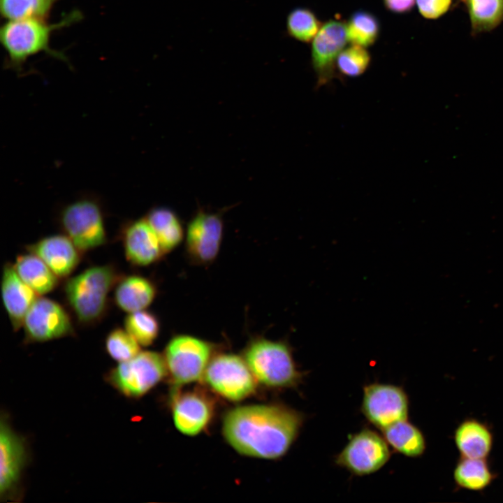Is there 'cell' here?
<instances>
[{"mask_svg":"<svg viewBox=\"0 0 503 503\" xmlns=\"http://www.w3.org/2000/svg\"><path fill=\"white\" fill-rule=\"evenodd\" d=\"M27 451L22 437L15 432L7 418L2 417L0 428V497L11 500L16 495Z\"/></svg>","mask_w":503,"mask_h":503,"instance_id":"cell-13","label":"cell"},{"mask_svg":"<svg viewBox=\"0 0 503 503\" xmlns=\"http://www.w3.org/2000/svg\"><path fill=\"white\" fill-rule=\"evenodd\" d=\"M209 386L233 401L242 400L255 390V377L245 359L233 353L214 357L203 374Z\"/></svg>","mask_w":503,"mask_h":503,"instance_id":"cell-9","label":"cell"},{"mask_svg":"<svg viewBox=\"0 0 503 503\" xmlns=\"http://www.w3.org/2000/svg\"><path fill=\"white\" fill-rule=\"evenodd\" d=\"M388 444L377 432L363 429L353 435L336 456L335 463L356 476L373 474L388 461Z\"/></svg>","mask_w":503,"mask_h":503,"instance_id":"cell-10","label":"cell"},{"mask_svg":"<svg viewBox=\"0 0 503 503\" xmlns=\"http://www.w3.org/2000/svg\"><path fill=\"white\" fill-rule=\"evenodd\" d=\"M476 31L493 29L503 21V0H466Z\"/></svg>","mask_w":503,"mask_h":503,"instance_id":"cell-28","label":"cell"},{"mask_svg":"<svg viewBox=\"0 0 503 503\" xmlns=\"http://www.w3.org/2000/svg\"><path fill=\"white\" fill-rule=\"evenodd\" d=\"M361 410L369 422L382 430L407 420L409 398L400 386L374 383L363 388Z\"/></svg>","mask_w":503,"mask_h":503,"instance_id":"cell-11","label":"cell"},{"mask_svg":"<svg viewBox=\"0 0 503 503\" xmlns=\"http://www.w3.org/2000/svg\"><path fill=\"white\" fill-rule=\"evenodd\" d=\"M286 31L289 35L299 41L310 42L321 28V23L309 9L296 8L286 18Z\"/></svg>","mask_w":503,"mask_h":503,"instance_id":"cell-29","label":"cell"},{"mask_svg":"<svg viewBox=\"0 0 503 503\" xmlns=\"http://www.w3.org/2000/svg\"><path fill=\"white\" fill-rule=\"evenodd\" d=\"M20 278L39 296L53 291L61 279L37 255L27 252L18 254L13 263Z\"/></svg>","mask_w":503,"mask_h":503,"instance_id":"cell-21","label":"cell"},{"mask_svg":"<svg viewBox=\"0 0 503 503\" xmlns=\"http://www.w3.org/2000/svg\"><path fill=\"white\" fill-rule=\"evenodd\" d=\"M122 274L113 263L96 265L68 277L63 292L77 322L83 326L99 323L109 307V293Z\"/></svg>","mask_w":503,"mask_h":503,"instance_id":"cell-3","label":"cell"},{"mask_svg":"<svg viewBox=\"0 0 503 503\" xmlns=\"http://www.w3.org/2000/svg\"><path fill=\"white\" fill-rule=\"evenodd\" d=\"M212 353L209 342L189 335H177L168 342L163 357L173 380L181 385L203 376Z\"/></svg>","mask_w":503,"mask_h":503,"instance_id":"cell-7","label":"cell"},{"mask_svg":"<svg viewBox=\"0 0 503 503\" xmlns=\"http://www.w3.org/2000/svg\"><path fill=\"white\" fill-rule=\"evenodd\" d=\"M497 477L486 458L460 457L454 470L453 479L458 488L481 491Z\"/></svg>","mask_w":503,"mask_h":503,"instance_id":"cell-23","label":"cell"},{"mask_svg":"<svg viewBox=\"0 0 503 503\" xmlns=\"http://www.w3.org/2000/svg\"><path fill=\"white\" fill-rule=\"evenodd\" d=\"M213 413L211 400L201 391H188L177 397L173 406L177 429L187 435H196L209 423Z\"/></svg>","mask_w":503,"mask_h":503,"instance_id":"cell-18","label":"cell"},{"mask_svg":"<svg viewBox=\"0 0 503 503\" xmlns=\"http://www.w3.org/2000/svg\"><path fill=\"white\" fill-rule=\"evenodd\" d=\"M1 292L13 330L17 331L22 327L27 312L39 295L20 278L13 263L8 261L2 268Z\"/></svg>","mask_w":503,"mask_h":503,"instance_id":"cell-17","label":"cell"},{"mask_svg":"<svg viewBox=\"0 0 503 503\" xmlns=\"http://www.w3.org/2000/svg\"><path fill=\"white\" fill-rule=\"evenodd\" d=\"M105 348L109 356L121 363L128 360L140 351V344L124 327H115L107 334Z\"/></svg>","mask_w":503,"mask_h":503,"instance_id":"cell-30","label":"cell"},{"mask_svg":"<svg viewBox=\"0 0 503 503\" xmlns=\"http://www.w3.org/2000/svg\"><path fill=\"white\" fill-rule=\"evenodd\" d=\"M304 416L279 404H257L231 410L223 423L224 437L241 454L276 459L296 440Z\"/></svg>","mask_w":503,"mask_h":503,"instance_id":"cell-1","label":"cell"},{"mask_svg":"<svg viewBox=\"0 0 503 503\" xmlns=\"http://www.w3.org/2000/svg\"><path fill=\"white\" fill-rule=\"evenodd\" d=\"M370 62V53L364 47L355 44L342 50L336 59L339 71L348 77H357L363 74Z\"/></svg>","mask_w":503,"mask_h":503,"instance_id":"cell-31","label":"cell"},{"mask_svg":"<svg viewBox=\"0 0 503 503\" xmlns=\"http://www.w3.org/2000/svg\"><path fill=\"white\" fill-rule=\"evenodd\" d=\"M59 0H0V13L6 21L48 20Z\"/></svg>","mask_w":503,"mask_h":503,"instance_id":"cell-25","label":"cell"},{"mask_svg":"<svg viewBox=\"0 0 503 503\" xmlns=\"http://www.w3.org/2000/svg\"><path fill=\"white\" fill-rule=\"evenodd\" d=\"M82 18L80 11L73 10L56 23L40 19L6 21L0 29V41L6 56V67L20 72L29 58L41 52L66 61L64 54L50 48L51 36L55 31Z\"/></svg>","mask_w":503,"mask_h":503,"instance_id":"cell-2","label":"cell"},{"mask_svg":"<svg viewBox=\"0 0 503 503\" xmlns=\"http://www.w3.org/2000/svg\"><path fill=\"white\" fill-rule=\"evenodd\" d=\"M119 237L125 258L133 265H151L165 254L156 233L145 217L124 223Z\"/></svg>","mask_w":503,"mask_h":503,"instance_id":"cell-14","label":"cell"},{"mask_svg":"<svg viewBox=\"0 0 503 503\" xmlns=\"http://www.w3.org/2000/svg\"><path fill=\"white\" fill-rule=\"evenodd\" d=\"M386 8L395 13H404L409 11L415 3V0H383Z\"/></svg>","mask_w":503,"mask_h":503,"instance_id":"cell-33","label":"cell"},{"mask_svg":"<svg viewBox=\"0 0 503 503\" xmlns=\"http://www.w3.org/2000/svg\"><path fill=\"white\" fill-rule=\"evenodd\" d=\"M145 217L156 233L165 254L174 249L182 241L184 233L182 223L169 208H152Z\"/></svg>","mask_w":503,"mask_h":503,"instance_id":"cell-24","label":"cell"},{"mask_svg":"<svg viewBox=\"0 0 503 503\" xmlns=\"http://www.w3.org/2000/svg\"><path fill=\"white\" fill-rule=\"evenodd\" d=\"M347 41L346 24L334 20H329L321 27L314 38L312 59L319 87L333 78L335 61L344 48Z\"/></svg>","mask_w":503,"mask_h":503,"instance_id":"cell-15","label":"cell"},{"mask_svg":"<svg viewBox=\"0 0 503 503\" xmlns=\"http://www.w3.org/2000/svg\"><path fill=\"white\" fill-rule=\"evenodd\" d=\"M57 223L83 253L108 241L104 208L95 196H81L64 205L57 213Z\"/></svg>","mask_w":503,"mask_h":503,"instance_id":"cell-5","label":"cell"},{"mask_svg":"<svg viewBox=\"0 0 503 503\" xmlns=\"http://www.w3.org/2000/svg\"><path fill=\"white\" fill-rule=\"evenodd\" d=\"M164 357L150 351H140L119 363L107 375V381L128 398H139L155 386L166 374Z\"/></svg>","mask_w":503,"mask_h":503,"instance_id":"cell-6","label":"cell"},{"mask_svg":"<svg viewBox=\"0 0 503 503\" xmlns=\"http://www.w3.org/2000/svg\"><path fill=\"white\" fill-rule=\"evenodd\" d=\"M347 27V40L364 48L372 45L379 34L378 19L371 13L358 10L350 17Z\"/></svg>","mask_w":503,"mask_h":503,"instance_id":"cell-26","label":"cell"},{"mask_svg":"<svg viewBox=\"0 0 503 503\" xmlns=\"http://www.w3.org/2000/svg\"><path fill=\"white\" fill-rule=\"evenodd\" d=\"M244 358L255 378L268 387H293L302 380V374L284 341L256 338L247 347Z\"/></svg>","mask_w":503,"mask_h":503,"instance_id":"cell-4","label":"cell"},{"mask_svg":"<svg viewBox=\"0 0 503 503\" xmlns=\"http://www.w3.org/2000/svg\"><path fill=\"white\" fill-rule=\"evenodd\" d=\"M382 432L388 445L405 456L418 458L425 451L424 435L407 420L397 422L382 430Z\"/></svg>","mask_w":503,"mask_h":503,"instance_id":"cell-22","label":"cell"},{"mask_svg":"<svg viewBox=\"0 0 503 503\" xmlns=\"http://www.w3.org/2000/svg\"><path fill=\"white\" fill-rule=\"evenodd\" d=\"M493 441L490 428L475 418L465 419L454 432V442L462 457L487 458L493 449Z\"/></svg>","mask_w":503,"mask_h":503,"instance_id":"cell-20","label":"cell"},{"mask_svg":"<svg viewBox=\"0 0 503 503\" xmlns=\"http://www.w3.org/2000/svg\"><path fill=\"white\" fill-rule=\"evenodd\" d=\"M22 328L26 343L44 342L75 334L72 316L57 301L39 296L27 312Z\"/></svg>","mask_w":503,"mask_h":503,"instance_id":"cell-8","label":"cell"},{"mask_svg":"<svg viewBox=\"0 0 503 503\" xmlns=\"http://www.w3.org/2000/svg\"><path fill=\"white\" fill-rule=\"evenodd\" d=\"M124 327L144 347L152 344L160 331L158 318L146 309L127 313Z\"/></svg>","mask_w":503,"mask_h":503,"instance_id":"cell-27","label":"cell"},{"mask_svg":"<svg viewBox=\"0 0 503 503\" xmlns=\"http://www.w3.org/2000/svg\"><path fill=\"white\" fill-rule=\"evenodd\" d=\"M156 286L149 278L138 274L122 275L114 286V302L127 313L149 307L156 296Z\"/></svg>","mask_w":503,"mask_h":503,"instance_id":"cell-19","label":"cell"},{"mask_svg":"<svg viewBox=\"0 0 503 503\" xmlns=\"http://www.w3.org/2000/svg\"><path fill=\"white\" fill-rule=\"evenodd\" d=\"M224 222L217 213L198 211L185 233L187 253L196 263L207 264L217 258L222 242Z\"/></svg>","mask_w":503,"mask_h":503,"instance_id":"cell-12","label":"cell"},{"mask_svg":"<svg viewBox=\"0 0 503 503\" xmlns=\"http://www.w3.org/2000/svg\"><path fill=\"white\" fill-rule=\"evenodd\" d=\"M451 0H416L421 14L429 19L437 18L447 11Z\"/></svg>","mask_w":503,"mask_h":503,"instance_id":"cell-32","label":"cell"},{"mask_svg":"<svg viewBox=\"0 0 503 503\" xmlns=\"http://www.w3.org/2000/svg\"><path fill=\"white\" fill-rule=\"evenodd\" d=\"M40 257L60 278H67L79 265L83 252L64 233L44 236L24 246Z\"/></svg>","mask_w":503,"mask_h":503,"instance_id":"cell-16","label":"cell"}]
</instances>
